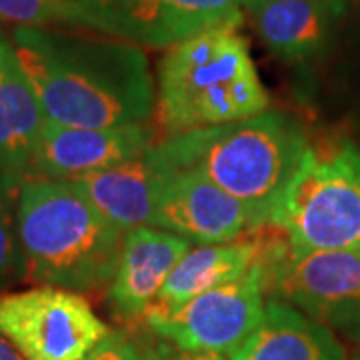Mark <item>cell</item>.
I'll return each instance as SVG.
<instances>
[{"instance_id": "603a6c76", "label": "cell", "mask_w": 360, "mask_h": 360, "mask_svg": "<svg viewBox=\"0 0 360 360\" xmlns=\"http://www.w3.org/2000/svg\"><path fill=\"white\" fill-rule=\"evenodd\" d=\"M0 360H26L14 345H11L4 336L0 335Z\"/></svg>"}, {"instance_id": "277c9868", "label": "cell", "mask_w": 360, "mask_h": 360, "mask_svg": "<svg viewBox=\"0 0 360 360\" xmlns=\"http://www.w3.org/2000/svg\"><path fill=\"white\" fill-rule=\"evenodd\" d=\"M246 39L214 26L170 46L158 65V115L170 134L212 129L269 110Z\"/></svg>"}, {"instance_id": "5b68a950", "label": "cell", "mask_w": 360, "mask_h": 360, "mask_svg": "<svg viewBox=\"0 0 360 360\" xmlns=\"http://www.w3.org/2000/svg\"><path fill=\"white\" fill-rule=\"evenodd\" d=\"M288 243L302 250L360 252V150L352 142L307 150L272 217Z\"/></svg>"}, {"instance_id": "6da1fadb", "label": "cell", "mask_w": 360, "mask_h": 360, "mask_svg": "<svg viewBox=\"0 0 360 360\" xmlns=\"http://www.w3.org/2000/svg\"><path fill=\"white\" fill-rule=\"evenodd\" d=\"M13 46L51 122L118 129L144 124L155 110L146 54L130 42L18 26Z\"/></svg>"}, {"instance_id": "484cf974", "label": "cell", "mask_w": 360, "mask_h": 360, "mask_svg": "<svg viewBox=\"0 0 360 360\" xmlns=\"http://www.w3.org/2000/svg\"><path fill=\"white\" fill-rule=\"evenodd\" d=\"M153 360H162L160 352H158V348H156V352H155V356H153Z\"/></svg>"}, {"instance_id": "e0dca14e", "label": "cell", "mask_w": 360, "mask_h": 360, "mask_svg": "<svg viewBox=\"0 0 360 360\" xmlns=\"http://www.w3.org/2000/svg\"><path fill=\"white\" fill-rule=\"evenodd\" d=\"M262 248L264 238L191 248L170 272L153 307L176 309L194 296L245 276L258 262Z\"/></svg>"}, {"instance_id": "3957f363", "label": "cell", "mask_w": 360, "mask_h": 360, "mask_svg": "<svg viewBox=\"0 0 360 360\" xmlns=\"http://www.w3.org/2000/svg\"><path fill=\"white\" fill-rule=\"evenodd\" d=\"M16 219L26 283L80 295L108 288L127 232L104 219L68 180L25 176Z\"/></svg>"}, {"instance_id": "ffe728a7", "label": "cell", "mask_w": 360, "mask_h": 360, "mask_svg": "<svg viewBox=\"0 0 360 360\" xmlns=\"http://www.w3.org/2000/svg\"><path fill=\"white\" fill-rule=\"evenodd\" d=\"M156 350H146L127 330H110L86 360H153Z\"/></svg>"}, {"instance_id": "d6986e66", "label": "cell", "mask_w": 360, "mask_h": 360, "mask_svg": "<svg viewBox=\"0 0 360 360\" xmlns=\"http://www.w3.org/2000/svg\"><path fill=\"white\" fill-rule=\"evenodd\" d=\"M18 186L0 196V292L16 283H26V258L16 219Z\"/></svg>"}, {"instance_id": "44dd1931", "label": "cell", "mask_w": 360, "mask_h": 360, "mask_svg": "<svg viewBox=\"0 0 360 360\" xmlns=\"http://www.w3.org/2000/svg\"><path fill=\"white\" fill-rule=\"evenodd\" d=\"M162 360H226L222 354L214 352H186V350H170L168 347L158 348Z\"/></svg>"}, {"instance_id": "4fadbf2b", "label": "cell", "mask_w": 360, "mask_h": 360, "mask_svg": "<svg viewBox=\"0 0 360 360\" xmlns=\"http://www.w3.org/2000/svg\"><path fill=\"white\" fill-rule=\"evenodd\" d=\"M153 146L129 162L68 182L122 232L150 226L162 176V165L153 153Z\"/></svg>"}, {"instance_id": "cb8c5ba5", "label": "cell", "mask_w": 360, "mask_h": 360, "mask_svg": "<svg viewBox=\"0 0 360 360\" xmlns=\"http://www.w3.org/2000/svg\"><path fill=\"white\" fill-rule=\"evenodd\" d=\"M269 0H243V6H246L250 13H257L258 8H262Z\"/></svg>"}, {"instance_id": "d4e9b609", "label": "cell", "mask_w": 360, "mask_h": 360, "mask_svg": "<svg viewBox=\"0 0 360 360\" xmlns=\"http://www.w3.org/2000/svg\"><path fill=\"white\" fill-rule=\"evenodd\" d=\"M354 360H360V340H359V347H356V352H354Z\"/></svg>"}, {"instance_id": "30bf717a", "label": "cell", "mask_w": 360, "mask_h": 360, "mask_svg": "<svg viewBox=\"0 0 360 360\" xmlns=\"http://www.w3.org/2000/svg\"><path fill=\"white\" fill-rule=\"evenodd\" d=\"M150 226L172 232L193 246L224 245L255 232L248 212L236 198L194 172L165 165Z\"/></svg>"}, {"instance_id": "7a4b0ae2", "label": "cell", "mask_w": 360, "mask_h": 360, "mask_svg": "<svg viewBox=\"0 0 360 360\" xmlns=\"http://www.w3.org/2000/svg\"><path fill=\"white\" fill-rule=\"evenodd\" d=\"M309 148L298 122L274 110L222 127L170 134L153 146L165 167L194 172L236 198L255 232L272 224Z\"/></svg>"}, {"instance_id": "52a82bcc", "label": "cell", "mask_w": 360, "mask_h": 360, "mask_svg": "<svg viewBox=\"0 0 360 360\" xmlns=\"http://www.w3.org/2000/svg\"><path fill=\"white\" fill-rule=\"evenodd\" d=\"M266 292V269L260 255L245 276L194 296L176 309L150 307L144 322L179 350L232 354L262 321Z\"/></svg>"}, {"instance_id": "9c48e42d", "label": "cell", "mask_w": 360, "mask_h": 360, "mask_svg": "<svg viewBox=\"0 0 360 360\" xmlns=\"http://www.w3.org/2000/svg\"><path fill=\"white\" fill-rule=\"evenodd\" d=\"M82 28L134 46L170 49L214 26H240L243 0H75Z\"/></svg>"}, {"instance_id": "8992f818", "label": "cell", "mask_w": 360, "mask_h": 360, "mask_svg": "<svg viewBox=\"0 0 360 360\" xmlns=\"http://www.w3.org/2000/svg\"><path fill=\"white\" fill-rule=\"evenodd\" d=\"M262 260L272 298L360 340V252L302 250L286 236L264 240Z\"/></svg>"}, {"instance_id": "9a60e30c", "label": "cell", "mask_w": 360, "mask_h": 360, "mask_svg": "<svg viewBox=\"0 0 360 360\" xmlns=\"http://www.w3.org/2000/svg\"><path fill=\"white\" fill-rule=\"evenodd\" d=\"M44 122L13 40L0 34V165L26 176Z\"/></svg>"}, {"instance_id": "2e32d148", "label": "cell", "mask_w": 360, "mask_h": 360, "mask_svg": "<svg viewBox=\"0 0 360 360\" xmlns=\"http://www.w3.org/2000/svg\"><path fill=\"white\" fill-rule=\"evenodd\" d=\"M340 8V0H269L252 14L270 51L288 63H302L326 49Z\"/></svg>"}, {"instance_id": "7c38bea8", "label": "cell", "mask_w": 360, "mask_h": 360, "mask_svg": "<svg viewBox=\"0 0 360 360\" xmlns=\"http://www.w3.org/2000/svg\"><path fill=\"white\" fill-rule=\"evenodd\" d=\"M193 245L155 226H139L124 234L115 276L106 300L122 321H139L153 307L158 292Z\"/></svg>"}, {"instance_id": "8fae6325", "label": "cell", "mask_w": 360, "mask_h": 360, "mask_svg": "<svg viewBox=\"0 0 360 360\" xmlns=\"http://www.w3.org/2000/svg\"><path fill=\"white\" fill-rule=\"evenodd\" d=\"M146 124L118 129H75L46 120L26 176L75 180L144 155L155 144Z\"/></svg>"}, {"instance_id": "ac0fdd59", "label": "cell", "mask_w": 360, "mask_h": 360, "mask_svg": "<svg viewBox=\"0 0 360 360\" xmlns=\"http://www.w3.org/2000/svg\"><path fill=\"white\" fill-rule=\"evenodd\" d=\"M0 22L26 28L68 25L82 28L75 0H0Z\"/></svg>"}, {"instance_id": "4316f807", "label": "cell", "mask_w": 360, "mask_h": 360, "mask_svg": "<svg viewBox=\"0 0 360 360\" xmlns=\"http://www.w3.org/2000/svg\"><path fill=\"white\" fill-rule=\"evenodd\" d=\"M359 2H360V0H359Z\"/></svg>"}, {"instance_id": "7402d4cb", "label": "cell", "mask_w": 360, "mask_h": 360, "mask_svg": "<svg viewBox=\"0 0 360 360\" xmlns=\"http://www.w3.org/2000/svg\"><path fill=\"white\" fill-rule=\"evenodd\" d=\"M22 179L25 176H20V174H16V172H13V170H8V168L0 165V196L4 193H8V191H13V188H16L22 182Z\"/></svg>"}, {"instance_id": "ba28073f", "label": "cell", "mask_w": 360, "mask_h": 360, "mask_svg": "<svg viewBox=\"0 0 360 360\" xmlns=\"http://www.w3.org/2000/svg\"><path fill=\"white\" fill-rule=\"evenodd\" d=\"M108 333L80 292L58 286L0 292V335L26 360H86Z\"/></svg>"}, {"instance_id": "5bb4252c", "label": "cell", "mask_w": 360, "mask_h": 360, "mask_svg": "<svg viewBox=\"0 0 360 360\" xmlns=\"http://www.w3.org/2000/svg\"><path fill=\"white\" fill-rule=\"evenodd\" d=\"M231 360H347V354L330 328L270 298L260 324Z\"/></svg>"}]
</instances>
